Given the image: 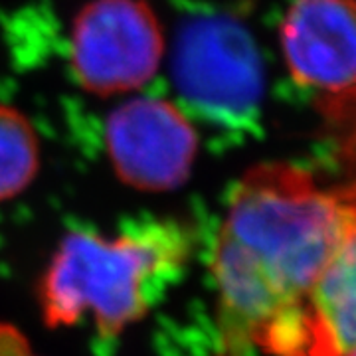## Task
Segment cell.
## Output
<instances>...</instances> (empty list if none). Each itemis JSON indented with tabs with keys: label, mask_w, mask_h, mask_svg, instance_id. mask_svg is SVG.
<instances>
[{
	"label": "cell",
	"mask_w": 356,
	"mask_h": 356,
	"mask_svg": "<svg viewBox=\"0 0 356 356\" xmlns=\"http://www.w3.org/2000/svg\"><path fill=\"white\" fill-rule=\"evenodd\" d=\"M280 46L299 86L323 93L356 88V0H293Z\"/></svg>",
	"instance_id": "obj_7"
},
{
	"label": "cell",
	"mask_w": 356,
	"mask_h": 356,
	"mask_svg": "<svg viewBox=\"0 0 356 356\" xmlns=\"http://www.w3.org/2000/svg\"><path fill=\"white\" fill-rule=\"evenodd\" d=\"M0 356H38L28 339L13 325L0 323Z\"/></svg>",
	"instance_id": "obj_9"
},
{
	"label": "cell",
	"mask_w": 356,
	"mask_h": 356,
	"mask_svg": "<svg viewBox=\"0 0 356 356\" xmlns=\"http://www.w3.org/2000/svg\"><path fill=\"white\" fill-rule=\"evenodd\" d=\"M348 356H356V353H353V355H348Z\"/></svg>",
	"instance_id": "obj_10"
},
{
	"label": "cell",
	"mask_w": 356,
	"mask_h": 356,
	"mask_svg": "<svg viewBox=\"0 0 356 356\" xmlns=\"http://www.w3.org/2000/svg\"><path fill=\"white\" fill-rule=\"evenodd\" d=\"M191 252V232L175 220L143 222L113 236L72 232L40 281L42 317L54 329L88 318L103 337H117L180 277Z\"/></svg>",
	"instance_id": "obj_2"
},
{
	"label": "cell",
	"mask_w": 356,
	"mask_h": 356,
	"mask_svg": "<svg viewBox=\"0 0 356 356\" xmlns=\"http://www.w3.org/2000/svg\"><path fill=\"white\" fill-rule=\"evenodd\" d=\"M257 350L271 356H348L356 353V229L297 305L259 339Z\"/></svg>",
	"instance_id": "obj_6"
},
{
	"label": "cell",
	"mask_w": 356,
	"mask_h": 356,
	"mask_svg": "<svg viewBox=\"0 0 356 356\" xmlns=\"http://www.w3.org/2000/svg\"><path fill=\"white\" fill-rule=\"evenodd\" d=\"M182 99L228 127L252 123L264 95V70L254 38L236 20L206 16L186 26L172 58Z\"/></svg>",
	"instance_id": "obj_4"
},
{
	"label": "cell",
	"mask_w": 356,
	"mask_h": 356,
	"mask_svg": "<svg viewBox=\"0 0 356 356\" xmlns=\"http://www.w3.org/2000/svg\"><path fill=\"white\" fill-rule=\"evenodd\" d=\"M166 58V34L149 0H88L72 20L67 65L86 93H140Z\"/></svg>",
	"instance_id": "obj_3"
},
{
	"label": "cell",
	"mask_w": 356,
	"mask_h": 356,
	"mask_svg": "<svg viewBox=\"0 0 356 356\" xmlns=\"http://www.w3.org/2000/svg\"><path fill=\"white\" fill-rule=\"evenodd\" d=\"M353 229L356 182L327 191L283 163L245 172L210 259L220 356H254L264 332L297 305Z\"/></svg>",
	"instance_id": "obj_1"
},
{
	"label": "cell",
	"mask_w": 356,
	"mask_h": 356,
	"mask_svg": "<svg viewBox=\"0 0 356 356\" xmlns=\"http://www.w3.org/2000/svg\"><path fill=\"white\" fill-rule=\"evenodd\" d=\"M105 151L115 175L139 192L175 191L191 177L198 131L177 102L135 93L107 115Z\"/></svg>",
	"instance_id": "obj_5"
},
{
	"label": "cell",
	"mask_w": 356,
	"mask_h": 356,
	"mask_svg": "<svg viewBox=\"0 0 356 356\" xmlns=\"http://www.w3.org/2000/svg\"><path fill=\"white\" fill-rule=\"evenodd\" d=\"M40 139L20 109L0 102V202L32 184L40 170Z\"/></svg>",
	"instance_id": "obj_8"
}]
</instances>
